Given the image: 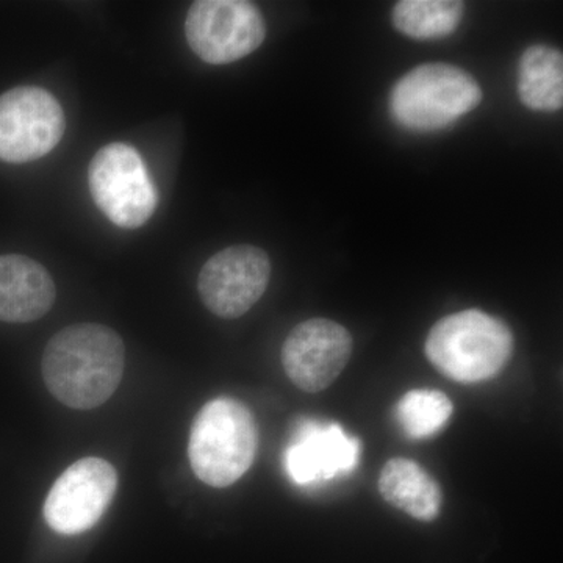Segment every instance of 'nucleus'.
Returning a JSON list of instances; mask_svg holds the SVG:
<instances>
[{
    "mask_svg": "<svg viewBox=\"0 0 563 563\" xmlns=\"http://www.w3.org/2000/svg\"><path fill=\"white\" fill-rule=\"evenodd\" d=\"M272 277V262L261 247L240 244L214 254L199 273L203 306L217 317L235 320L250 312Z\"/></svg>",
    "mask_w": 563,
    "mask_h": 563,
    "instance_id": "nucleus-8",
    "label": "nucleus"
},
{
    "mask_svg": "<svg viewBox=\"0 0 563 563\" xmlns=\"http://www.w3.org/2000/svg\"><path fill=\"white\" fill-rule=\"evenodd\" d=\"M352 354L346 328L325 318L296 325L282 346V365L299 390L320 393L342 374Z\"/></svg>",
    "mask_w": 563,
    "mask_h": 563,
    "instance_id": "nucleus-10",
    "label": "nucleus"
},
{
    "mask_svg": "<svg viewBox=\"0 0 563 563\" xmlns=\"http://www.w3.org/2000/svg\"><path fill=\"white\" fill-rule=\"evenodd\" d=\"M465 5L455 0H402L393 10V24L415 40H439L461 24Z\"/></svg>",
    "mask_w": 563,
    "mask_h": 563,
    "instance_id": "nucleus-15",
    "label": "nucleus"
},
{
    "mask_svg": "<svg viewBox=\"0 0 563 563\" xmlns=\"http://www.w3.org/2000/svg\"><path fill=\"white\" fill-rule=\"evenodd\" d=\"M379 492L385 501L415 520L432 521L442 509V488L431 474L409 459H391L385 463Z\"/></svg>",
    "mask_w": 563,
    "mask_h": 563,
    "instance_id": "nucleus-13",
    "label": "nucleus"
},
{
    "mask_svg": "<svg viewBox=\"0 0 563 563\" xmlns=\"http://www.w3.org/2000/svg\"><path fill=\"white\" fill-rule=\"evenodd\" d=\"M257 448V422L250 407L218 398L207 402L192 421L188 459L199 481L224 488L250 472Z\"/></svg>",
    "mask_w": 563,
    "mask_h": 563,
    "instance_id": "nucleus-3",
    "label": "nucleus"
},
{
    "mask_svg": "<svg viewBox=\"0 0 563 563\" xmlns=\"http://www.w3.org/2000/svg\"><path fill=\"white\" fill-rule=\"evenodd\" d=\"M185 35L209 65H229L257 51L266 38L263 14L244 0H198L188 10Z\"/></svg>",
    "mask_w": 563,
    "mask_h": 563,
    "instance_id": "nucleus-6",
    "label": "nucleus"
},
{
    "mask_svg": "<svg viewBox=\"0 0 563 563\" xmlns=\"http://www.w3.org/2000/svg\"><path fill=\"white\" fill-rule=\"evenodd\" d=\"M483 101V90L472 76L446 63H428L407 73L393 87L390 113L404 129L442 131Z\"/></svg>",
    "mask_w": 563,
    "mask_h": 563,
    "instance_id": "nucleus-4",
    "label": "nucleus"
},
{
    "mask_svg": "<svg viewBox=\"0 0 563 563\" xmlns=\"http://www.w3.org/2000/svg\"><path fill=\"white\" fill-rule=\"evenodd\" d=\"M453 412V402L444 393L412 390L396 406V420L409 439L424 440L442 431Z\"/></svg>",
    "mask_w": 563,
    "mask_h": 563,
    "instance_id": "nucleus-16",
    "label": "nucleus"
},
{
    "mask_svg": "<svg viewBox=\"0 0 563 563\" xmlns=\"http://www.w3.org/2000/svg\"><path fill=\"white\" fill-rule=\"evenodd\" d=\"M54 302L55 284L43 265L25 255H0V321L40 320Z\"/></svg>",
    "mask_w": 563,
    "mask_h": 563,
    "instance_id": "nucleus-12",
    "label": "nucleus"
},
{
    "mask_svg": "<svg viewBox=\"0 0 563 563\" xmlns=\"http://www.w3.org/2000/svg\"><path fill=\"white\" fill-rule=\"evenodd\" d=\"M118 490V473L110 462L85 457L52 485L44 518L55 532L77 536L99 523Z\"/></svg>",
    "mask_w": 563,
    "mask_h": 563,
    "instance_id": "nucleus-9",
    "label": "nucleus"
},
{
    "mask_svg": "<svg viewBox=\"0 0 563 563\" xmlns=\"http://www.w3.org/2000/svg\"><path fill=\"white\" fill-rule=\"evenodd\" d=\"M90 190L99 210L118 228L139 229L157 207V191L135 147L111 143L90 165Z\"/></svg>",
    "mask_w": 563,
    "mask_h": 563,
    "instance_id": "nucleus-5",
    "label": "nucleus"
},
{
    "mask_svg": "<svg viewBox=\"0 0 563 563\" xmlns=\"http://www.w3.org/2000/svg\"><path fill=\"white\" fill-rule=\"evenodd\" d=\"M65 131V111L44 88L18 87L0 95V161H38L55 150Z\"/></svg>",
    "mask_w": 563,
    "mask_h": 563,
    "instance_id": "nucleus-7",
    "label": "nucleus"
},
{
    "mask_svg": "<svg viewBox=\"0 0 563 563\" xmlns=\"http://www.w3.org/2000/svg\"><path fill=\"white\" fill-rule=\"evenodd\" d=\"M520 101L533 111H558L563 106L562 52L547 44L528 47L518 66Z\"/></svg>",
    "mask_w": 563,
    "mask_h": 563,
    "instance_id": "nucleus-14",
    "label": "nucleus"
},
{
    "mask_svg": "<svg viewBox=\"0 0 563 563\" xmlns=\"http://www.w3.org/2000/svg\"><path fill=\"white\" fill-rule=\"evenodd\" d=\"M125 346L118 332L96 322L68 325L44 350L41 372L47 390L70 409L90 410L120 387Z\"/></svg>",
    "mask_w": 563,
    "mask_h": 563,
    "instance_id": "nucleus-1",
    "label": "nucleus"
},
{
    "mask_svg": "<svg viewBox=\"0 0 563 563\" xmlns=\"http://www.w3.org/2000/svg\"><path fill=\"white\" fill-rule=\"evenodd\" d=\"M358 459L361 442L347 435L342 426L303 420L285 451L284 465L292 483L306 487L351 474Z\"/></svg>",
    "mask_w": 563,
    "mask_h": 563,
    "instance_id": "nucleus-11",
    "label": "nucleus"
},
{
    "mask_svg": "<svg viewBox=\"0 0 563 563\" xmlns=\"http://www.w3.org/2000/svg\"><path fill=\"white\" fill-rule=\"evenodd\" d=\"M426 357L437 372L461 384L493 379L503 372L514 351V335L499 318L463 312L442 318L426 340Z\"/></svg>",
    "mask_w": 563,
    "mask_h": 563,
    "instance_id": "nucleus-2",
    "label": "nucleus"
}]
</instances>
